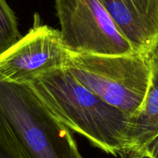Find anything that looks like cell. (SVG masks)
<instances>
[{
  "mask_svg": "<svg viewBox=\"0 0 158 158\" xmlns=\"http://www.w3.org/2000/svg\"><path fill=\"white\" fill-rule=\"evenodd\" d=\"M27 85L68 129L104 152L125 158L130 117L88 90L66 67L43 74Z\"/></svg>",
  "mask_w": 158,
  "mask_h": 158,
  "instance_id": "cell-1",
  "label": "cell"
},
{
  "mask_svg": "<svg viewBox=\"0 0 158 158\" xmlns=\"http://www.w3.org/2000/svg\"><path fill=\"white\" fill-rule=\"evenodd\" d=\"M0 116L28 158H84L69 129L29 85L0 79Z\"/></svg>",
  "mask_w": 158,
  "mask_h": 158,
  "instance_id": "cell-2",
  "label": "cell"
},
{
  "mask_svg": "<svg viewBox=\"0 0 158 158\" xmlns=\"http://www.w3.org/2000/svg\"><path fill=\"white\" fill-rule=\"evenodd\" d=\"M66 68L88 90L130 117L142 106L151 77L150 57L139 53L71 52Z\"/></svg>",
  "mask_w": 158,
  "mask_h": 158,
  "instance_id": "cell-3",
  "label": "cell"
},
{
  "mask_svg": "<svg viewBox=\"0 0 158 158\" xmlns=\"http://www.w3.org/2000/svg\"><path fill=\"white\" fill-rule=\"evenodd\" d=\"M62 40L69 50L96 55L137 53L99 0H55Z\"/></svg>",
  "mask_w": 158,
  "mask_h": 158,
  "instance_id": "cell-4",
  "label": "cell"
},
{
  "mask_svg": "<svg viewBox=\"0 0 158 158\" xmlns=\"http://www.w3.org/2000/svg\"><path fill=\"white\" fill-rule=\"evenodd\" d=\"M71 52L60 30L43 24L35 13L27 34L0 56V79L29 84L43 74L66 67Z\"/></svg>",
  "mask_w": 158,
  "mask_h": 158,
  "instance_id": "cell-5",
  "label": "cell"
},
{
  "mask_svg": "<svg viewBox=\"0 0 158 158\" xmlns=\"http://www.w3.org/2000/svg\"><path fill=\"white\" fill-rule=\"evenodd\" d=\"M137 53L149 56L158 46V0H99Z\"/></svg>",
  "mask_w": 158,
  "mask_h": 158,
  "instance_id": "cell-6",
  "label": "cell"
},
{
  "mask_svg": "<svg viewBox=\"0 0 158 158\" xmlns=\"http://www.w3.org/2000/svg\"><path fill=\"white\" fill-rule=\"evenodd\" d=\"M149 57L151 67L150 86L141 108L129 119L125 158L141 154L158 135V46Z\"/></svg>",
  "mask_w": 158,
  "mask_h": 158,
  "instance_id": "cell-7",
  "label": "cell"
},
{
  "mask_svg": "<svg viewBox=\"0 0 158 158\" xmlns=\"http://www.w3.org/2000/svg\"><path fill=\"white\" fill-rule=\"evenodd\" d=\"M21 38L15 13L6 0H0V56Z\"/></svg>",
  "mask_w": 158,
  "mask_h": 158,
  "instance_id": "cell-8",
  "label": "cell"
},
{
  "mask_svg": "<svg viewBox=\"0 0 158 158\" xmlns=\"http://www.w3.org/2000/svg\"><path fill=\"white\" fill-rule=\"evenodd\" d=\"M0 158H28L0 116Z\"/></svg>",
  "mask_w": 158,
  "mask_h": 158,
  "instance_id": "cell-9",
  "label": "cell"
},
{
  "mask_svg": "<svg viewBox=\"0 0 158 158\" xmlns=\"http://www.w3.org/2000/svg\"><path fill=\"white\" fill-rule=\"evenodd\" d=\"M141 154H145L151 158H158V135L146 146Z\"/></svg>",
  "mask_w": 158,
  "mask_h": 158,
  "instance_id": "cell-10",
  "label": "cell"
},
{
  "mask_svg": "<svg viewBox=\"0 0 158 158\" xmlns=\"http://www.w3.org/2000/svg\"><path fill=\"white\" fill-rule=\"evenodd\" d=\"M130 158H151V157L145 154H136V155L133 156V157Z\"/></svg>",
  "mask_w": 158,
  "mask_h": 158,
  "instance_id": "cell-11",
  "label": "cell"
}]
</instances>
